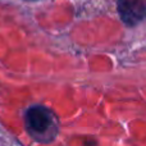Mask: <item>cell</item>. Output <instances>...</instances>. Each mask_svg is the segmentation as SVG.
Returning a JSON list of instances; mask_svg holds the SVG:
<instances>
[{
    "label": "cell",
    "mask_w": 146,
    "mask_h": 146,
    "mask_svg": "<svg viewBox=\"0 0 146 146\" xmlns=\"http://www.w3.org/2000/svg\"><path fill=\"white\" fill-rule=\"evenodd\" d=\"M25 122L30 136L38 142H50L58 135V119L55 114L45 106H31L26 111Z\"/></svg>",
    "instance_id": "1"
},
{
    "label": "cell",
    "mask_w": 146,
    "mask_h": 146,
    "mask_svg": "<svg viewBox=\"0 0 146 146\" xmlns=\"http://www.w3.org/2000/svg\"><path fill=\"white\" fill-rule=\"evenodd\" d=\"M118 12L126 25L135 26L145 19L146 5L144 0H118Z\"/></svg>",
    "instance_id": "2"
}]
</instances>
